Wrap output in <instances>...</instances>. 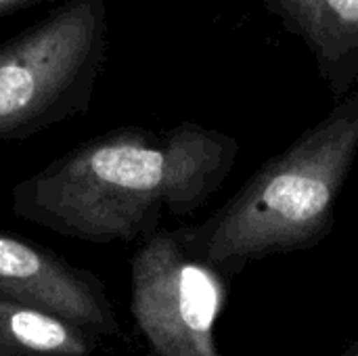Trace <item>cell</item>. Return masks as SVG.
Here are the masks:
<instances>
[{"label":"cell","mask_w":358,"mask_h":356,"mask_svg":"<svg viewBox=\"0 0 358 356\" xmlns=\"http://www.w3.org/2000/svg\"><path fill=\"white\" fill-rule=\"evenodd\" d=\"M358 155V90L266 159L208 220L178 229L191 254L224 277L323 243Z\"/></svg>","instance_id":"obj_2"},{"label":"cell","mask_w":358,"mask_h":356,"mask_svg":"<svg viewBox=\"0 0 358 356\" xmlns=\"http://www.w3.org/2000/svg\"><path fill=\"white\" fill-rule=\"evenodd\" d=\"M0 298L46 313L90 338L120 334L105 285L15 235L0 233Z\"/></svg>","instance_id":"obj_5"},{"label":"cell","mask_w":358,"mask_h":356,"mask_svg":"<svg viewBox=\"0 0 358 356\" xmlns=\"http://www.w3.org/2000/svg\"><path fill=\"white\" fill-rule=\"evenodd\" d=\"M338 356H358V338L355 342H350Z\"/></svg>","instance_id":"obj_9"},{"label":"cell","mask_w":358,"mask_h":356,"mask_svg":"<svg viewBox=\"0 0 358 356\" xmlns=\"http://www.w3.org/2000/svg\"><path fill=\"white\" fill-rule=\"evenodd\" d=\"M285 31L310 50L334 101L358 84V0H262Z\"/></svg>","instance_id":"obj_6"},{"label":"cell","mask_w":358,"mask_h":356,"mask_svg":"<svg viewBox=\"0 0 358 356\" xmlns=\"http://www.w3.org/2000/svg\"><path fill=\"white\" fill-rule=\"evenodd\" d=\"M239 143L199 124L117 130L59 157L15 187V212L92 241L151 237L159 220L199 210L229 178Z\"/></svg>","instance_id":"obj_1"},{"label":"cell","mask_w":358,"mask_h":356,"mask_svg":"<svg viewBox=\"0 0 358 356\" xmlns=\"http://www.w3.org/2000/svg\"><path fill=\"white\" fill-rule=\"evenodd\" d=\"M130 275V311L153 356H220L214 327L229 277L191 254L176 231L147 237Z\"/></svg>","instance_id":"obj_4"},{"label":"cell","mask_w":358,"mask_h":356,"mask_svg":"<svg viewBox=\"0 0 358 356\" xmlns=\"http://www.w3.org/2000/svg\"><path fill=\"white\" fill-rule=\"evenodd\" d=\"M94 338L46 313L0 298V356H90Z\"/></svg>","instance_id":"obj_7"},{"label":"cell","mask_w":358,"mask_h":356,"mask_svg":"<svg viewBox=\"0 0 358 356\" xmlns=\"http://www.w3.org/2000/svg\"><path fill=\"white\" fill-rule=\"evenodd\" d=\"M105 46V0H67L0 46V138L27 136L86 105Z\"/></svg>","instance_id":"obj_3"},{"label":"cell","mask_w":358,"mask_h":356,"mask_svg":"<svg viewBox=\"0 0 358 356\" xmlns=\"http://www.w3.org/2000/svg\"><path fill=\"white\" fill-rule=\"evenodd\" d=\"M31 2H38V0H0V17L6 13H13L17 8H23Z\"/></svg>","instance_id":"obj_8"}]
</instances>
